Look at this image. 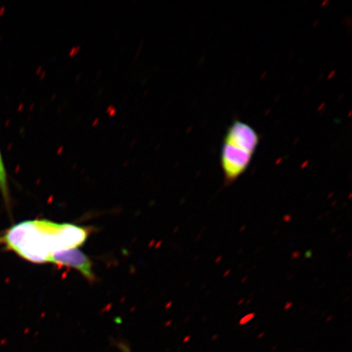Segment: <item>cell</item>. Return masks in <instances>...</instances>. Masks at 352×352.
Instances as JSON below:
<instances>
[{
	"label": "cell",
	"mask_w": 352,
	"mask_h": 352,
	"mask_svg": "<svg viewBox=\"0 0 352 352\" xmlns=\"http://www.w3.org/2000/svg\"><path fill=\"white\" fill-rule=\"evenodd\" d=\"M91 232V228L74 223L25 220L0 232V249L13 252L30 263H48L57 252L80 248Z\"/></svg>",
	"instance_id": "6da1fadb"
},
{
	"label": "cell",
	"mask_w": 352,
	"mask_h": 352,
	"mask_svg": "<svg viewBox=\"0 0 352 352\" xmlns=\"http://www.w3.org/2000/svg\"><path fill=\"white\" fill-rule=\"evenodd\" d=\"M254 153L239 144L223 142L221 166L227 182H233L248 170Z\"/></svg>",
	"instance_id": "7a4b0ae2"
},
{
	"label": "cell",
	"mask_w": 352,
	"mask_h": 352,
	"mask_svg": "<svg viewBox=\"0 0 352 352\" xmlns=\"http://www.w3.org/2000/svg\"><path fill=\"white\" fill-rule=\"evenodd\" d=\"M48 263L55 264L59 267L73 268L80 272L88 280L94 281L96 279L90 258L78 248L57 252L52 255Z\"/></svg>",
	"instance_id": "3957f363"
},
{
	"label": "cell",
	"mask_w": 352,
	"mask_h": 352,
	"mask_svg": "<svg viewBox=\"0 0 352 352\" xmlns=\"http://www.w3.org/2000/svg\"><path fill=\"white\" fill-rule=\"evenodd\" d=\"M223 142L239 144L248 151L254 153L259 143V135L248 123L235 121L228 127Z\"/></svg>",
	"instance_id": "277c9868"
},
{
	"label": "cell",
	"mask_w": 352,
	"mask_h": 352,
	"mask_svg": "<svg viewBox=\"0 0 352 352\" xmlns=\"http://www.w3.org/2000/svg\"><path fill=\"white\" fill-rule=\"evenodd\" d=\"M0 192L4 202H6L8 211L11 210V196L10 186H8V173L6 165L3 160L1 151H0Z\"/></svg>",
	"instance_id": "5b68a950"
}]
</instances>
